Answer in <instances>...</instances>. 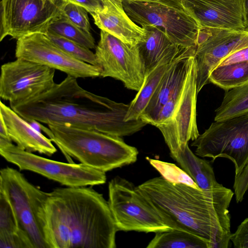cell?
<instances>
[{"mask_svg": "<svg viewBox=\"0 0 248 248\" xmlns=\"http://www.w3.org/2000/svg\"><path fill=\"white\" fill-rule=\"evenodd\" d=\"M164 223L171 229L207 240L209 248H228L231 241L229 207L234 195L222 185L203 190L191 185L151 178L137 186Z\"/></svg>", "mask_w": 248, "mask_h": 248, "instance_id": "cell-1", "label": "cell"}, {"mask_svg": "<svg viewBox=\"0 0 248 248\" xmlns=\"http://www.w3.org/2000/svg\"><path fill=\"white\" fill-rule=\"evenodd\" d=\"M77 79L67 76L48 91L10 107L28 122L68 125L120 137L148 124L141 119L126 121L129 105L84 90Z\"/></svg>", "mask_w": 248, "mask_h": 248, "instance_id": "cell-2", "label": "cell"}, {"mask_svg": "<svg viewBox=\"0 0 248 248\" xmlns=\"http://www.w3.org/2000/svg\"><path fill=\"white\" fill-rule=\"evenodd\" d=\"M90 186L48 193L42 219L49 248H115L118 231L108 202Z\"/></svg>", "mask_w": 248, "mask_h": 248, "instance_id": "cell-3", "label": "cell"}, {"mask_svg": "<svg viewBox=\"0 0 248 248\" xmlns=\"http://www.w3.org/2000/svg\"><path fill=\"white\" fill-rule=\"evenodd\" d=\"M42 126L46 133L69 161L73 157L80 163L106 172L134 163L138 149L119 136L65 124Z\"/></svg>", "mask_w": 248, "mask_h": 248, "instance_id": "cell-4", "label": "cell"}, {"mask_svg": "<svg viewBox=\"0 0 248 248\" xmlns=\"http://www.w3.org/2000/svg\"><path fill=\"white\" fill-rule=\"evenodd\" d=\"M0 192L7 197L16 215L19 228L33 248H49L42 215L48 197L19 171L7 167L0 171Z\"/></svg>", "mask_w": 248, "mask_h": 248, "instance_id": "cell-5", "label": "cell"}, {"mask_svg": "<svg viewBox=\"0 0 248 248\" xmlns=\"http://www.w3.org/2000/svg\"><path fill=\"white\" fill-rule=\"evenodd\" d=\"M0 154L6 161L68 187L93 186L106 183V172L81 163L51 160L24 150L0 137Z\"/></svg>", "mask_w": 248, "mask_h": 248, "instance_id": "cell-6", "label": "cell"}, {"mask_svg": "<svg viewBox=\"0 0 248 248\" xmlns=\"http://www.w3.org/2000/svg\"><path fill=\"white\" fill-rule=\"evenodd\" d=\"M108 191V205L118 231L156 233L171 229L131 182L116 176L109 182Z\"/></svg>", "mask_w": 248, "mask_h": 248, "instance_id": "cell-7", "label": "cell"}, {"mask_svg": "<svg viewBox=\"0 0 248 248\" xmlns=\"http://www.w3.org/2000/svg\"><path fill=\"white\" fill-rule=\"evenodd\" d=\"M195 154L209 157L226 158L234 164L235 175L248 164V113L214 121L191 143Z\"/></svg>", "mask_w": 248, "mask_h": 248, "instance_id": "cell-8", "label": "cell"}, {"mask_svg": "<svg viewBox=\"0 0 248 248\" xmlns=\"http://www.w3.org/2000/svg\"><path fill=\"white\" fill-rule=\"evenodd\" d=\"M123 5L130 19L140 26L159 28L182 47H197L201 28L187 12L150 1L124 0Z\"/></svg>", "mask_w": 248, "mask_h": 248, "instance_id": "cell-9", "label": "cell"}, {"mask_svg": "<svg viewBox=\"0 0 248 248\" xmlns=\"http://www.w3.org/2000/svg\"><path fill=\"white\" fill-rule=\"evenodd\" d=\"M65 1L0 0V41L7 36L17 40L35 33L46 34L51 24L62 16Z\"/></svg>", "mask_w": 248, "mask_h": 248, "instance_id": "cell-10", "label": "cell"}, {"mask_svg": "<svg viewBox=\"0 0 248 248\" xmlns=\"http://www.w3.org/2000/svg\"><path fill=\"white\" fill-rule=\"evenodd\" d=\"M100 77L121 81L128 89L138 92L142 86L146 71L138 45L124 43L108 32L101 30L95 48Z\"/></svg>", "mask_w": 248, "mask_h": 248, "instance_id": "cell-11", "label": "cell"}, {"mask_svg": "<svg viewBox=\"0 0 248 248\" xmlns=\"http://www.w3.org/2000/svg\"><path fill=\"white\" fill-rule=\"evenodd\" d=\"M55 69L16 58L3 64L0 76V97L10 106L26 101L50 90L56 84Z\"/></svg>", "mask_w": 248, "mask_h": 248, "instance_id": "cell-12", "label": "cell"}, {"mask_svg": "<svg viewBox=\"0 0 248 248\" xmlns=\"http://www.w3.org/2000/svg\"><path fill=\"white\" fill-rule=\"evenodd\" d=\"M16 58L25 59L60 70L76 78L100 77L101 69L67 54L45 33H35L17 40Z\"/></svg>", "mask_w": 248, "mask_h": 248, "instance_id": "cell-13", "label": "cell"}, {"mask_svg": "<svg viewBox=\"0 0 248 248\" xmlns=\"http://www.w3.org/2000/svg\"><path fill=\"white\" fill-rule=\"evenodd\" d=\"M197 62L191 58L189 68L179 103L171 117L157 125L170 154L183 151L190 140L200 135L197 124Z\"/></svg>", "mask_w": 248, "mask_h": 248, "instance_id": "cell-14", "label": "cell"}, {"mask_svg": "<svg viewBox=\"0 0 248 248\" xmlns=\"http://www.w3.org/2000/svg\"><path fill=\"white\" fill-rule=\"evenodd\" d=\"M248 46V28L240 29L201 28L195 58L197 90L199 93L210 82L211 71L226 57Z\"/></svg>", "mask_w": 248, "mask_h": 248, "instance_id": "cell-15", "label": "cell"}, {"mask_svg": "<svg viewBox=\"0 0 248 248\" xmlns=\"http://www.w3.org/2000/svg\"><path fill=\"white\" fill-rule=\"evenodd\" d=\"M201 28H246L244 0H182Z\"/></svg>", "mask_w": 248, "mask_h": 248, "instance_id": "cell-16", "label": "cell"}, {"mask_svg": "<svg viewBox=\"0 0 248 248\" xmlns=\"http://www.w3.org/2000/svg\"><path fill=\"white\" fill-rule=\"evenodd\" d=\"M197 47L184 48L170 63L155 93L140 118L153 125L162 106L179 89L183 87L191 58Z\"/></svg>", "mask_w": 248, "mask_h": 248, "instance_id": "cell-17", "label": "cell"}, {"mask_svg": "<svg viewBox=\"0 0 248 248\" xmlns=\"http://www.w3.org/2000/svg\"><path fill=\"white\" fill-rule=\"evenodd\" d=\"M100 0L102 9L91 15L96 26L132 46L144 40L145 29L130 19L124 8L122 0Z\"/></svg>", "mask_w": 248, "mask_h": 248, "instance_id": "cell-18", "label": "cell"}, {"mask_svg": "<svg viewBox=\"0 0 248 248\" xmlns=\"http://www.w3.org/2000/svg\"><path fill=\"white\" fill-rule=\"evenodd\" d=\"M0 116L6 125L10 140L20 148L48 156H51L57 152L50 138L34 129L27 121L1 101Z\"/></svg>", "mask_w": 248, "mask_h": 248, "instance_id": "cell-19", "label": "cell"}, {"mask_svg": "<svg viewBox=\"0 0 248 248\" xmlns=\"http://www.w3.org/2000/svg\"><path fill=\"white\" fill-rule=\"evenodd\" d=\"M143 28L146 35L138 44L146 75L163 62H171L186 48L173 43L160 29L152 26Z\"/></svg>", "mask_w": 248, "mask_h": 248, "instance_id": "cell-20", "label": "cell"}, {"mask_svg": "<svg viewBox=\"0 0 248 248\" xmlns=\"http://www.w3.org/2000/svg\"><path fill=\"white\" fill-rule=\"evenodd\" d=\"M170 155L202 190L214 189L222 185L216 180L213 168L210 162L194 154L188 144L183 151Z\"/></svg>", "mask_w": 248, "mask_h": 248, "instance_id": "cell-21", "label": "cell"}, {"mask_svg": "<svg viewBox=\"0 0 248 248\" xmlns=\"http://www.w3.org/2000/svg\"><path fill=\"white\" fill-rule=\"evenodd\" d=\"M171 62H163L146 75L142 86L129 105L125 117L126 121L140 119Z\"/></svg>", "mask_w": 248, "mask_h": 248, "instance_id": "cell-22", "label": "cell"}, {"mask_svg": "<svg viewBox=\"0 0 248 248\" xmlns=\"http://www.w3.org/2000/svg\"><path fill=\"white\" fill-rule=\"evenodd\" d=\"M209 242L195 233L176 229L155 233L147 248H209Z\"/></svg>", "mask_w": 248, "mask_h": 248, "instance_id": "cell-23", "label": "cell"}, {"mask_svg": "<svg viewBox=\"0 0 248 248\" xmlns=\"http://www.w3.org/2000/svg\"><path fill=\"white\" fill-rule=\"evenodd\" d=\"M215 112L214 121L248 113V82L226 91Z\"/></svg>", "mask_w": 248, "mask_h": 248, "instance_id": "cell-24", "label": "cell"}, {"mask_svg": "<svg viewBox=\"0 0 248 248\" xmlns=\"http://www.w3.org/2000/svg\"><path fill=\"white\" fill-rule=\"evenodd\" d=\"M210 82L225 91L248 82V62L217 66L209 75Z\"/></svg>", "mask_w": 248, "mask_h": 248, "instance_id": "cell-25", "label": "cell"}, {"mask_svg": "<svg viewBox=\"0 0 248 248\" xmlns=\"http://www.w3.org/2000/svg\"><path fill=\"white\" fill-rule=\"evenodd\" d=\"M47 31L73 41L90 49H95L96 46L91 32L80 28L62 15L51 24Z\"/></svg>", "mask_w": 248, "mask_h": 248, "instance_id": "cell-26", "label": "cell"}, {"mask_svg": "<svg viewBox=\"0 0 248 248\" xmlns=\"http://www.w3.org/2000/svg\"><path fill=\"white\" fill-rule=\"evenodd\" d=\"M46 34L56 45L73 57L84 62L98 66L95 53L90 49L48 31Z\"/></svg>", "mask_w": 248, "mask_h": 248, "instance_id": "cell-27", "label": "cell"}, {"mask_svg": "<svg viewBox=\"0 0 248 248\" xmlns=\"http://www.w3.org/2000/svg\"><path fill=\"white\" fill-rule=\"evenodd\" d=\"M147 159L162 174V176L166 179L172 182L185 183L200 188L185 171L174 164L150 158H147Z\"/></svg>", "mask_w": 248, "mask_h": 248, "instance_id": "cell-28", "label": "cell"}, {"mask_svg": "<svg viewBox=\"0 0 248 248\" xmlns=\"http://www.w3.org/2000/svg\"><path fill=\"white\" fill-rule=\"evenodd\" d=\"M87 11L80 5L71 1L64 3L62 15L85 31L91 32V26Z\"/></svg>", "mask_w": 248, "mask_h": 248, "instance_id": "cell-29", "label": "cell"}, {"mask_svg": "<svg viewBox=\"0 0 248 248\" xmlns=\"http://www.w3.org/2000/svg\"><path fill=\"white\" fill-rule=\"evenodd\" d=\"M19 230L10 203L5 195L0 192V233H12Z\"/></svg>", "mask_w": 248, "mask_h": 248, "instance_id": "cell-30", "label": "cell"}, {"mask_svg": "<svg viewBox=\"0 0 248 248\" xmlns=\"http://www.w3.org/2000/svg\"><path fill=\"white\" fill-rule=\"evenodd\" d=\"M0 248H33L30 239L21 230L12 233H0Z\"/></svg>", "mask_w": 248, "mask_h": 248, "instance_id": "cell-31", "label": "cell"}, {"mask_svg": "<svg viewBox=\"0 0 248 248\" xmlns=\"http://www.w3.org/2000/svg\"><path fill=\"white\" fill-rule=\"evenodd\" d=\"M183 88L184 86L177 90L162 106L153 125L156 126L168 121L171 117L180 100Z\"/></svg>", "mask_w": 248, "mask_h": 248, "instance_id": "cell-32", "label": "cell"}, {"mask_svg": "<svg viewBox=\"0 0 248 248\" xmlns=\"http://www.w3.org/2000/svg\"><path fill=\"white\" fill-rule=\"evenodd\" d=\"M233 188L236 202H242L248 190V164L240 173L235 175Z\"/></svg>", "mask_w": 248, "mask_h": 248, "instance_id": "cell-33", "label": "cell"}, {"mask_svg": "<svg viewBox=\"0 0 248 248\" xmlns=\"http://www.w3.org/2000/svg\"><path fill=\"white\" fill-rule=\"evenodd\" d=\"M231 241L235 248H248V217L232 233Z\"/></svg>", "mask_w": 248, "mask_h": 248, "instance_id": "cell-34", "label": "cell"}, {"mask_svg": "<svg viewBox=\"0 0 248 248\" xmlns=\"http://www.w3.org/2000/svg\"><path fill=\"white\" fill-rule=\"evenodd\" d=\"M244 62H248V46L230 54L224 59L218 66Z\"/></svg>", "mask_w": 248, "mask_h": 248, "instance_id": "cell-35", "label": "cell"}, {"mask_svg": "<svg viewBox=\"0 0 248 248\" xmlns=\"http://www.w3.org/2000/svg\"><path fill=\"white\" fill-rule=\"evenodd\" d=\"M73 1L84 8L90 15L95 13L103 8L100 0H66Z\"/></svg>", "mask_w": 248, "mask_h": 248, "instance_id": "cell-36", "label": "cell"}, {"mask_svg": "<svg viewBox=\"0 0 248 248\" xmlns=\"http://www.w3.org/2000/svg\"><path fill=\"white\" fill-rule=\"evenodd\" d=\"M159 2L171 7L186 12L183 6L182 0H138Z\"/></svg>", "mask_w": 248, "mask_h": 248, "instance_id": "cell-37", "label": "cell"}, {"mask_svg": "<svg viewBox=\"0 0 248 248\" xmlns=\"http://www.w3.org/2000/svg\"><path fill=\"white\" fill-rule=\"evenodd\" d=\"M0 137L11 140L9 136L6 125L1 116H0Z\"/></svg>", "mask_w": 248, "mask_h": 248, "instance_id": "cell-38", "label": "cell"}, {"mask_svg": "<svg viewBox=\"0 0 248 248\" xmlns=\"http://www.w3.org/2000/svg\"><path fill=\"white\" fill-rule=\"evenodd\" d=\"M244 12L245 27L248 28V0H244Z\"/></svg>", "mask_w": 248, "mask_h": 248, "instance_id": "cell-39", "label": "cell"}, {"mask_svg": "<svg viewBox=\"0 0 248 248\" xmlns=\"http://www.w3.org/2000/svg\"><path fill=\"white\" fill-rule=\"evenodd\" d=\"M45 2L48 3V2H51L53 3H57L62 0H43Z\"/></svg>", "mask_w": 248, "mask_h": 248, "instance_id": "cell-40", "label": "cell"}]
</instances>
